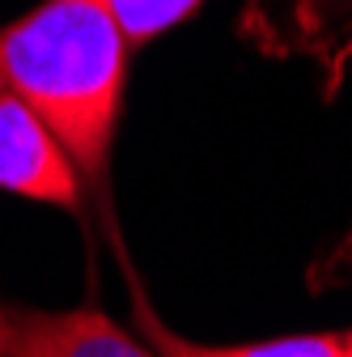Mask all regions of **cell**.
Listing matches in <instances>:
<instances>
[{
    "label": "cell",
    "instance_id": "1",
    "mask_svg": "<svg viewBox=\"0 0 352 357\" xmlns=\"http://www.w3.org/2000/svg\"><path fill=\"white\" fill-rule=\"evenodd\" d=\"M127 52L106 0H42L0 30V85L47 123L90 183L111 162Z\"/></svg>",
    "mask_w": 352,
    "mask_h": 357
},
{
    "label": "cell",
    "instance_id": "2",
    "mask_svg": "<svg viewBox=\"0 0 352 357\" xmlns=\"http://www.w3.org/2000/svg\"><path fill=\"white\" fill-rule=\"evenodd\" d=\"M0 188L56 208L81 204V174L60 141L17 94L0 85Z\"/></svg>",
    "mask_w": 352,
    "mask_h": 357
},
{
    "label": "cell",
    "instance_id": "3",
    "mask_svg": "<svg viewBox=\"0 0 352 357\" xmlns=\"http://www.w3.org/2000/svg\"><path fill=\"white\" fill-rule=\"evenodd\" d=\"M5 357H153L98 310H9Z\"/></svg>",
    "mask_w": 352,
    "mask_h": 357
},
{
    "label": "cell",
    "instance_id": "4",
    "mask_svg": "<svg viewBox=\"0 0 352 357\" xmlns=\"http://www.w3.org/2000/svg\"><path fill=\"white\" fill-rule=\"evenodd\" d=\"M131 302H136V324L145 340L157 344L161 357H352V328L280 336V340H259V344H195L179 332H170L141 289L131 294Z\"/></svg>",
    "mask_w": 352,
    "mask_h": 357
},
{
    "label": "cell",
    "instance_id": "5",
    "mask_svg": "<svg viewBox=\"0 0 352 357\" xmlns=\"http://www.w3.org/2000/svg\"><path fill=\"white\" fill-rule=\"evenodd\" d=\"M123 38L131 47H145L157 34H166L170 26H179L183 17H191L200 9V0H106Z\"/></svg>",
    "mask_w": 352,
    "mask_h": 357
},
{
    "label": "cell",
    "instance_id": "6",
    "mask_svg": "<svg viewBox=\"0 0 352 357\" xmlns=\"http://www.w3.org/2000/svg\"><path fill=\"white\" fill-rule=\"evenodd\" d=\"M5 349H9V310L0 302V357H5Z\"/></svg>",
    "mask_w": 352,
    "mask_h": 357
}]
</instances>
